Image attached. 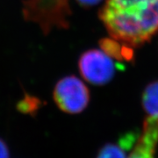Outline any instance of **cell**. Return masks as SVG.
<instances>
[{
  "label": "cell",
  "instance_id": "obj_6",
  "mask_svg": "<svg viewBox=\"0 0 158 158\" xmlns=\"http://www.w3.org/2000/svg\"><path fill=\"white\" fill-rule=\"evenodd\" d=\"M44 105L43 101L38 97L24 92L23 97L17 102L16 109L19 113L35 117Z\"/></svg>",
  "mask_w": 158,
  "mask_h": 158
},
{
  "label": "cell",
  "instance_id": "obj_8",
  "mask_svg": "<svg viewBox=\"0 0 158 158\" xmlns=\"http://www.w3.org/2000/svg\"><path fill=\"white\" fill-rule=\"evenodd\" d=\"M124 150L119 145L107 143L101 148L96 158H127Z\"/></svg>",
  "mask_w": 158,
  "mask_h": 158
},
{
  "label": "cell",
  "instance_id": "obj_1",
  "mask_svg": "<svg viewBox=\"0 0 158 158\" xmlns=\"http://www.w3.org/2000/svg\"><path fill=\"white\" fill-rule=\"evenodd\" d=\"M98 18L112 38L138 48L158 33V0H106Z\"/></svg>",
  "mask_w": 158,
  "mask_h": 158
},
{
  "label": "cell",
  "instance_id": "obj_9",
  "mask_svg": "<svg viewBox=\"0 0 158 158\" xmlns=\"http://www.w3.org/2000/svg\"><path fill=\"white\" fill-rule=\"evenodd\" d=\"M137 140V135L135 133H127L120 137L118 145L124 149H129L131 148L135 147Z\"/></svg>",
  "mask_w": 158,
  "mask_h": 158
},
{
  "label": "cell",
  "instance_id": "obj_3",
  "mask_svg": "<svg viewBox=\"0 0 158 158\" xmlns=\"http://www.w3.org/2000/svg\"><path fill=\"white\" fill-rule=\"evenodd\" d=\"M90 98L88 87L74 75L58 80L53 90V99L56 106L69 114H77L85 111Z\"/></svg>",
  "mask_w": 158,
  "mask_h": 158
},
{
  "label": "cell",
  "instance_id": "obj_5",
  "mask_svg": "<svg viewBox=\"0 0 158 158\" xmlns=\"http://www.w3.org/2000/svg\"><path fill=\"white\" fill-rule=\"evenodd\" d=\"M141 105L148 115L158 117V80L145 87L141 95Z\"/></svg>",
  "mask_w": 158,
  "mask_h": 158
},
{
  "label": "cell",
  "instance_id": "obj_10",
  "mask_svg": "<svg viewBox=\"0 0 158 158\" xmlns=\"http://www.w3.org/2000/svg\"><path fill=\"white\" fill-rule=\"evenodd\" d=\"M80 6L85 9H89L91 7L98 6L99 3H101L103 0H76Z\"/></svg>",
  "mask_w": 158,
  "mask_h": 158
},
{
  "label": "cell",
  "instance_id": "obj_4",
  "mask_svg": "<svg viewBox=\"0 0 158 158\" xmlns=\"http://www.w3.org/2000/svg\"><path fill=\"white\" fill-rule=\"evenodd\" d=\"M78 69L82 77L93 85H107L115 75L113 58L99 49H89L78 59Z\"/></svg>",
  "mask_w": 158,
  "mask_h": 158
},
{
  "label": "cell",
  "instance_id": "obj_2",
  "mask_svg": "<svg viewBox=\"0 0 158 158\" xmlns=\"http://www.w3.org/2000/svg\"><path fill=\"white\" fill-rule=\"evenodd\" d=\"M21 6L23 19L36 24L44 35L54 29H68L70 26L69 0H22Z\"/></svg>",
  "mask_w": 158,
  "mask_h": 158
},
{
  "label": "cell",
  "instance_id": "obj_11",
  "mask_svg": "<svg viewBox=\"0 0 158 158\" xmlns=\"http://www.w3.org/2000/svg\"><path fill=\"white\" fill-rule=\"evenodd\" d=\"M0 158H10V150L6 141L0 138Z\"/></svg>",
  "mask_w": 158,
  "mask_h": 158
},
{
  "label": "cell",
  "instance_id": "obj_7",
  "mask_svg": "<svg viewBox=\"0 0 158 158\" xmlns=\"http://www.w3.org/2000/svg\"><path fill=\"white\" fill-rule=\"evenodd\" d=\"M99 48L101 50L106 54L108 56L113 58L116 61L122 62V43L113 38H103L98 41Z\"/></svg>",
  "mask_w": 158,
  "mask_h": 158
}]
</instances>
